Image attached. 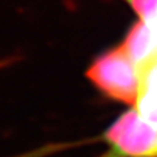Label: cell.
Instances as JSON below:
<instances>
[{
  "instance_id": "cell-5",
  "label": "cell",
  "mask_w": 157,
  "mask_h": 157,
  "mask_svg": "<svg viewBox=\"0 0 157 157\" xmlns=\"http://www.w3.org/2000/svg\"><path fill=\"white\" fill-rule=\"evenodd\" d=\"M134 9L137 20L149 25H157V0H126Z\"/></svg>"
},
{
  "instance_id": "cell-6",
  "label": "cell",
  "mask_w": 157,
  "mask_h": 157,
  "mask_svg": "<svg viewBox=\"0 0 157 157\" xmlns=\"http://www.w3.org/2000/svg\"><path fill=\"white\" fill-rule=\"evenodd\" d=\"M148 25H149V24H148ZM152 26H155V28H156V29H157V25H152Z\"/></svg>"
},
{
  "instance_id": "cell-1",
  "label": "cell",
  "mask_w": 157,
  "mask_h": 157,
  "mask_svg": "<svg viewBox=\"0 0 157 157\" xmlns=\"http://www.w3.org/2000/svg\"><path fill=\"white\" fill-rule=\"evenodd\" d=\"M85 76L107 98L131 107L136 106L141 71L122 43L98 55L88 67Z\"/></svg>"
},
{
  "instance_id": "cell-3",
  "label": "cell",
  "mask_w": 157,
  "mask_h": 157,
  "mask_svg": "<svg viewBox=\"0 0 157 157\" xmlns=\"http://www.w3.org/2000/svg\"><path fill=\"white\" fill-rule=\"evenodd\" d=\"M122 45L141 71L157 58V29L137 20L127 33Z\"/></svg>"
},
{
  "instance_id": "cell-2",
  "label": "cell",
  "mask_w": 157,
  "mask_h": 157,
  "mask_svg": "<svg viewBox=\"0 0 157 157\" xmlns=\"http://www.w3.org/2000/svg\"><path fill=\"white\" fill-rule=\"evenodd\" d=\"M110 149L104 157H157V126L132 107L105 132Z\"/></svg>"
},
{
  "instance_id": "cell-4",
  "label": "cell",
  "mask_w": 157,
  "mask_h": 157,
  "mask_svg": "<svg viewBox=\"0 0 157 157\" xmlns=\"http://www.w3.org/2000/svg\"><path fill=\"white\" fill-rule=\"evenodd\" d=\"M135 107L147 121L157 126V58L141 70L140 96Z\"/></svg>"
}]
</instances>
